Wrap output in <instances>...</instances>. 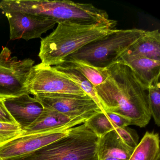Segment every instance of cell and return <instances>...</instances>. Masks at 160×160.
Returning <instances> with one entry per match:
<instances>
[{
    "instance_id": "obj_11",
    "label": "cell",
    "mask_w": 160,
    "mask_h": 160,
    "mask_svg": "<svg viewBox=\"0 0 160 160\" xmlns=\"http://www.w3.org/2000/svg\"><path fill=\"white\" fill-rule=\"evenodd\" d=\"M91 117L71 118L56 110L44 108L42 112L36 120L23 130L21 136L57 129H70L84 123Z\"/></svg>"
},
{
    "instance_id": "obj_6",
    "label": "cell",
    "mask_w": 160,
    "mask_h": 160,
    "mask_svg": "<svg viewBox=\"0 0 160 160\" xmlns=\"http://www.w3.org/2000/svg\"><path fill=\"white\" fill-rule=\"evenodd\" d=\"M29 94L67 93L87 94L73 82L63 76L52 66H46L41 63L33 66L27 81Z\"/></svg>"
},
{
    "instance_id": "obj_4",
    "label": "cell",
    "mask_w": 160,
    "mask_h": 160,
    "mask_svg": "<svg viewBox=\"0 0 160 160\" xmlns=\"http://www.w3.org/2000/svg\"><path fill=\"white\" fill-rule=\"evenodd\" d=\"M146 31L137 28L116 29L109 35L87 45L67 58L84 61L97 67H107L117 61Z\"/></svg>"
},
{
    "instance_id": "obj_10",
    "label": "cell",
    "mask_w": 160,
    "mask_h": 160,
    "mask_svg": "<svg viewBox=\"0 0 160 160\" xmlns=\"http://www.w3.org/2000/svg\"><path fill=\"white\" fill-rule=\"evenodd\" d=\"M4 105L22 130L29 126L39 117L43 106L35 97L24 94L3 100Z\"/></svg>"
},
{
    "instance_id": "obj_8",
    "label": "cell",
    "mask_w": 160,
    "mask_h": 160,
    "mask_svg": "<svg viewBox=\"0 0 160 160\" xmlns=\"http://www.w3.org/2000/svg\"><path fill=\"white\" fill-rule=\"evenodd\" d=\"M71 129H57L18 137L0 146V156L3 160H19L60 139Z\"/></svg>"
},
{
    "instance_id": "obj_22",
    "label": "cell",
    "mask_w": 160,
    "mask_h": 160,
    "mask_svg": "<svg viewBox=\"0 0 160 160\" xmlns=\"http://www.w3.org/2000/svg\"><path fill=\"white\" fill-rule=\"evenodd\" d=\"M107 115L113 122L117 128H123L131 125L130 119L124 116L111 112H105Z\"/></svg>"
},
{
    "instance_id": "obj_18",
    "label": "cell",
    "mask_w": 160,
    "mask_h": 160,
    "mask_svg": "<svg viewBox=\"0 0 160 160\" xmlns=\"http://www.w3.org/2000/svg\"><path fill=\"white\" fill-rule=\"evenodd\" d=\"M84 123L99 138L117 128L105 112L96 113L86 120Z\"/></svg>"
},
{
    "instance_id": "obj_14",
    "label": "cell",
    "mask_w": 160,
    "mask_h": 160,
    "mask_svg": "<svg viewBox=\"0 0 160 160\" xmlns=\"http://www.w3.org/2000/svg\"><path fill=\"white\" fill-rule=\"evenodd\" d=\"M128 65L140 81L149 88L156 80L160 79V61L147 58H130L120 59Z\"/></svg>"
},
{
    "instance_id": "obj_17",
    "label": "cell",
    "mask_w": 160,
    "mask_h": 160,
    "mask_svg": "<svg viewBox=\"0 0 160 160\" xmlns=\"http://www.w3.org/2000/svg\"><path fill=\"white\" fill-rule=\"evenodd\" d=\"M61 63L78 71L95 87L100 86L106 80L107 73L105 67H96L87 62L70 58L65 59Z\"/></svg>"
},
{
    "instance_id": "obj_16",
    "label": "cell",
    "mask_w": 160,
    "mask_h": 160,
    "mask_svg": "<svg viewBox=\"0 0 160 160\" xmlns=\"http://www.w3.org/2000/svg\"><path fill=\"white\" fill-rule=\"evenodd\" d=\"M52 67L59 72L63 76L73 82L87 95L93 100L103 112H105L97 96L95 87L82 74L73 68L63 63Z\"/></svg>"
},
{
    "instance_id": "obj_12",
    "label": "cell",
    "mask_w": 160,
    "mask_h": 160,
    "mask_svg": "<svg viewBox=\"0 0 160 160\" xmlns=\"http://www.w3.org/2000/svg\"><path fill=\"white\" fill-rule=\"evenodd\" d=\"M133 150L114 130L99 138L98 160H129Z\"/></svg>"
},
{
    "instance_id": "obj_15",
    "label": "cell",
    "mask_w": 160,
    "mask_h": 160,
    "mask_svg": "<svg viewBox=\"0 0 160 160\" xmlns=\"http://www.w3.org/2000/svg\"><path fill=\"white\" fill-rule=\"evenodd\" d=\"M129 160H160L159 134L147 132L134 149Z\"/></svg>"
},
{
    "instance_id": "obj_13",
    "label": "cell",
    "mask_w": 160,
    "mask_h": 160,
    "mask_svg": "<svg viewBox=\"0 0 160 160\" xmlns=\"http://www.w3.org/2000/svg\"><path fill=\"white\" fill-rule=\"evenodd\" d=\"M130 58H147L160 61V33L159 30L146 31L144 35L122 53L118 60Z\"/></svg>"
},
{
    "instance_id": "obj_3",
    "label": "cell",
    "mask_w": 160,
    "mask_h": 160,
    "mask_svg": "<svg viewBox=\"0 0 160 160\" xmlns=\"http://www.w3.org/2000/svg\"><path fill=\"white\" fill-rule=\"evenodd\" d=\"M99 138L83 123L68 133L18 160H98Z\"/></svg>"
},
{
    "instance_id": "obj_9",
    "label": "cell",
    "mask_w": 160,
    "mask_h": 160,
    "mask_svg": "<svg viewBox=\"0 0 160 160\" xmlns=\"http://www.w3.org/2000/svg\"><path fill=\"white\" fill-rule=\"evenodd\" d=\"M10 25V40L26 41L41 38L57 22L48 18L20 12L5 13Z\"/></svg>"
},
{
    "instance_id": "obj_5",
    "label": "cell",
    "mask_w": 160,
    "mask_h": 160,
    "mask_svg": "<svg viewBox=\"0 0 160 160\" xmlns=\"http://www.w3.org/2000/svg\"><path fill=\"white\" fill-rule=\"evenodd\" d=\"M12 55L6 47L0 53V99L3 100L29 94L27 81L35 63L31 59L20 60Z\"/></svg>"
},
{
    "instance_id": "obj_21",
    "label": "cell",
    "mask_w": 160,
    "mask_h": 160,
    "mask_svg": "<svg viewBox=\"0 0 160 160\" xmlns=\"http://www.w3.org/2000/svg\"><path fill=\"white\" fill-rule=\"evenodd\" d=\"M115 131L128 147L134 149L138 145V135L135 130L126 126L123 128H117Z\"/></svg>"
},
{
    "instance_id": "obj_20",
    "label": "cell",
    "mask_w": 160,
    "mask_h": 160,
    "mask_svg": "<svg viewBox=\"0 0 160 160\" xmlns=\"http://www.w3.org/2000/svg\"><path fill=\"white\" fill-rule=\"evenodd\" d=\"M22 132L18 124L0 122V146L20 136Z\"/></svg>"
},
{
    "instance_id": "obj_19",
    "label": "cell",
    "mask_w": 160,
    "mask_h": 160,
    "mask_svg": "<svg viewBox=\"0 0 160 160\" xmlns=\"http://www.w3.org/2000/svg\"><path fill=\"white\" fill-rule=\"evenodd\" d=\"M160 79L156 80L149 88L148 104L151 116L158 126L160 125Z\"/></svg>"
},
{
    "instance_id": "obj_1",
    "label": "cell",
    "mask_w": 160,
    "mask_h": 160,
    "mask_svg": "<svg viewBox=\"0 0 160 160\" xmlns=\"http://www.w3.org/2000/svg\"><path fill=\"white\" fill-rule=\"evenodd\" d=\"M105 68L106 80L95 87L105 112L124 116L130 120L131 125L146 127L151 118L148 88L122 61H117Z\"/></svg>"
},
{
    "instance_id": "obj_7",
    "label": "cell",
    "mask_w": 160,
    "mask_h": 160,
    "mask_svg": "<svg viewBox=\"0 0 160 160\" xmlns=\"http://www.w3.org/2000/svg\"><path fill=\"white\" fill-rule=\"evenodd\" d=\"M34 96L45 108L56 110L71 118L92 116L103 112L88 95L39 93Z\"/></svg>"
},
{
    "instance_id": "obj_24",
    "label": "cell",
    "mask_w": 160,
    "mask_h": 160,
    "mask_svg": "<svg viewBox=\"0 0 160 160\" xmlns=\"http://www.w3.org/2000/svg\"><path fill=\"white\" fill-rule=\"evenodd\" d=\"M0 160H3V159H2V158H1V156H0Z\"/></svg>"
},
{
    "instance_id": "obj_2",
    "label": "cell",
    "mask_w": 160,
    "mask_h": 160,
    "mask_svg": "<svg viewBox=\"0 0 160 160\" xmlns=\"http://www.w3.org/2000/svg\"><path fill=\"white\" fill-rule=\"evenodd\" d=\"M56 29L41 40L39 57L44 66H54L63 62L85 46L112 33L117 21L92 25L70 22L58 24Z\"/></svg>"
},
{
    "instance_id": "obj_23",
    "label": "cell",
    "mask_w": 160,
    "mask_h": 160,
    "mask_svg": "<svg viewBox=\"0 0 160 160\" xmlns=\"http://www.w3.org/2000/svg\"><path fill=\"white\" fill-rule=\"evenodd\" d=\"M0 122L18 124L5 107L2 99H0Z\"/></svg>"
}]
</instances>
